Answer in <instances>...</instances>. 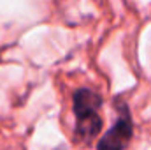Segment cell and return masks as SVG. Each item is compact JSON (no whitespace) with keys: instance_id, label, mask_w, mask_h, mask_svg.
Instances as JSON below:
<instances>
[{"instance_id":"obj_2","label":"cell","mask_w":151,"mask_h":150,"mask_svg":"<svg viewBox=\"0 0 151 150\" xmlns=\"http://www.w3.org/2000/svg\"><path fill=\"white\" fill-rule=\"evenodd\" d=\"M72 108L76 117L99 113V110L102 108V97L90 88H77L72 97Z\"/></svg>"},{"instance_id":"obj_1","label":"cell","mask_w":151,"mask_h":150,"mask_svg":"<svg viewBox=\"0 0 151 150\" xmlns=\"http://www.w3.org/2000/svg\"><path fill=\"white\" fill-rule=\"evenodd\" d=\"M114 106L119 108V117L113 124V127L99 140L97 150H125L134 136V122L127 104L116 99Z\"/></svg>"},{"instance_id":"obj_3","label":"cell","mask_w":151,"mask_h":150,"mask_svg":"<svg viewBox=\"0 0 151 150\" xmlns=\"http://www.w3.org/2000/svg\"><path fill=\"white\" fill-rule=\"evenodd\" d=\"M76 131L74 136L77 141L81 143H88L91 141L102 129V118L99 117V113H90V115H83V117H76Z\"/></svg>"}]
</instances>
